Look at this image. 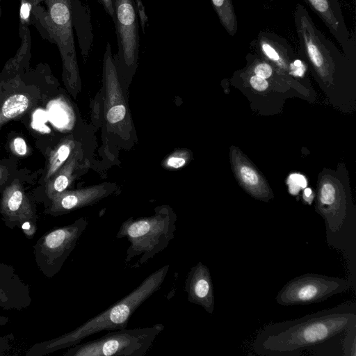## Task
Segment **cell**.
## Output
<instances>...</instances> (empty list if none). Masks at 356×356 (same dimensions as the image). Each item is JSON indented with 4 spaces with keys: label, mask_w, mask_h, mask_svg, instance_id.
Returning a JSON list of instances; mask_svg holds the SVG:
<instances>
[{
    "label": "cell",
    "mask_w": 356,
    "mask_h": 356,
    "mask_svg": "<svg viewBox=\"0 0 356 356\" xmlns=\"http://www.w3.org/2000/svg\"><path fill=\"white\" fill-rule=\"evenodd\" d=\"M356 325V305L348 302L293 320L274 323L257 334L252 348L265 356H292Z\"/></svg>",
    "instance_id": "1"
},
{
    "label": "cell",
    "mask_w": 356,
    "mask_h": 356,
    "mask_svg": "<svg viewBox=\"0 0 356 356\" xmlns=\"http://www.w3.org/2000/svg\"><path fill=\"white\" fill-rule=\"evenodd\" d=\"M170 268L165 265L147 276L130 293L73 330L58 337L37 343L26 352V356H44L74 346L85 338L103 330L126 328L134 312L162 285Z\"/></svg>",
    "instance_id": "2"
},
{
    "label": "cell",
    "mask_w": 356,
    "mask_h": 356,
    "mask_svg": "<svg viewBox=\"0 0 356 356\" xmlns=\"http://www.w3.org/2000/svg\"><path fill=\"white\" fill-rule=\"evenodd\" d=\"M176 216L166 207L159 208L154 216L134 219L129 218L122 222L116 238H126L129 242L125 263L138 257L131 268H138L164 250L175 236Z\"/></svg>",
    "instance_id": "3"
},
{
    "label": "cell",
    "mask_w": 356,
    "mask_h": 356,
    "mask_svg": "<svg viewBox=\"0 0 356 356\" xmlns=\"http://www.w3.org/2000/svg\"><path fill=\"white\" fill-rule=\"evenodd\" d=\"M301 58L325 83H332L335 73L347 60L336 45L315 26L306 8L300 3L293 14Z\"/></svg>",
    "instance_id": "4"
},
{
    "label": "cell",
    "mask_w": 356,
    "mask_h": 356,
    "mask_svg": "<svg viewBox=\"0 0 356 356\" xmlns=\"http://www.w3.org/2000/svg\"><path fill=\"white\" fill-rule=\"evenodd\" d=\"M164 330L161 323L152 327L113 330L95 340L78 343L63 356H144Z\"/></svg>",
    "instance_id": "5"
},
{
    "label": "cell",
    "mask_w": 356,
    "mask_h": 356,
    "mask_svg": "<svg viewBox=\"0 0 356 356\" xmlns=\"http://www.w3.org/2000/svg\"><path fill=\"white\" fill-rule=\"evenodd\" d=\"M87 225L86 219L81 218L70 225L54 227L36 241L35 261L44 276L51 278L60 270Z\"/></svg>",
    "instance_id": "6"
},
{
    "label": "cell",
    "mask_w": 356,
    "mask_h": 356,
    "mask_svg": "<svg viewBox=\"0 0 356 356\" xmlns=\"http://www.w3.org/2000/svg\"><path fill=\"white\" fill-rule=\"evenodd\" d=\"M350 288L355 289L348 279L305 273L288 282L275 300L282 306L304 305L324 301Z\"/></svg>",
    "instance_id": "7"
},
{
    "label": "cell",
    "mask_w": 356,
    "mask_h": 356,
    "mask_svg": "<svg viewBox=\"0 0 356 356\" xmlns=\"http://www.w3.org/2000/svg\"><path fill=\"white\" fill-rule=\"evenodd\" d=\"M112 18L118 41L115 58L120 65L131 70L136 65L139 49L138 15L134 0H113Z\"/></svg>",
    "instance_id": "8"
},
{
    "label": "cell",
    "mask_w": 356,
    "mask_h": 356,
    "mask_svg": "<svg viewBox=\"0 0 356 356\" xmlns=\"http://www.w3.org/2000/svg\"><path fill=\"white\" fill-rule=\"evenodd\" d=\"M257 54L270 63L284 74L302 78L307 72V65L298 59L287 40L277 34L261 31L250 42Z\"/></svg>",
    "instance_id": "9"
},
{
    "label": "cell",
    "mask_w": 356,
    "mask_h": 356,
    "mask_svg": "<svg viewBox=\"0 0 356 356\" xmlns=\"http://www.w3.org/2000/svg\"><path fill=\"white\" fill-rule=\"evenodd\" d=\"M74 0H47L50 32L58 44L64 60L75 65V47L72 31Z\"/></svg>",
    "instance_id": "10"
},
{
    "label": "cell",
    "mask_w": 356,
    "mask_h": 356,
    "mask_svg": "<svg viewBox=\"0 0 356 356\" xmlns=\"http://www.w3.org/2000/svg\"><path fill=\"white\" fill-rule=\"evenodd\" d=\"M303 1L324 22L342 48L343 54L350 58L355 54V43L346 26L339 0Z\"/></svg>",
    "instance_id": "11"
},
{
    "label": "cell",
    "mask_w": 356,
    "mask_h": 356,
    "mask_svg": "<svg viewBox=\"0 0 356 356\" xmlns=\"http://www.w3.org/2000/svg\"><path fill=\"white\" fill-rule=\"evenodd\" d=\"M31 302L29 286L12 265L0 262V308L21 311L27 309Z\"/></svg>",
    "instance_id": "12"
},
{
    "label": "cell",
    "mask_w": 356,
    "mask_h": 356,
    "mask_svg": "<svg viewBox=\"0 0 356 356\" xmlns=\"http://www.w3.org/2000/svg\"><path fill=\"white\" fill-rule=\"evenodd\" d=\"M230 157L233 171L240 185L254 198L268 202L273 198L269 185L252 164L236 147H232Z\"/></svg>",
    "instance_id": "13"
},
{
    "label": "cell",
    "mask_w": 356,
    "mask_h": 356,
    "mask_svg": "<svg viewBox=\"0 0 356 356\" xmlns=\"http://www.w3.org/2000/svg\"><path fill=\"white\" fill-rule=\"evenodd\" d=\"M188 302L202 307L209 314L214 309L213 282L209 268L201 261L191 267L185 280Z\"/></svg>",
    "instance_id": "14"
},
{
    "label": "cell",
    "mask_w": 356,
    "mask_h": 356,
    "mask_svg": "<svg viewBox=\"0 0 356 356\" xmlns=\"http://www.w3.org/2000/svg\"><path fill=\"white\" fill-rule=\"evenodd\" d=\"M72 22L76 31L82 54L86 57L93 43L91 12L88 5L83 4L80 0H74Z\"/></svg>",
    "instance_id": "15"
},
{
    "label": "cell",
    "mask_w": 356,
    "mask_h": 356,
    "mask_svg": "<svg viewBox=\"0 0 356 356\" xmlns=\"http://www.w3.org/2000/svg\"><path fill=\"white\" fill-rule=\"evenodd\" d=\"M220 22L231 36L237 31L238 22L232 0H211Z\"/></svg>",
    "instance_id": "16"
},
{
    "label": "cell",
    "mask_w": 356,
    "mask_h": 356,
    "mask_svg": "<svg viewBox=\"0 0 356 356\" xmlns=\"http://www.w3.org/2000/svg\"><path fill=\"white\" fill-rule=\"evenodd\" d=\"M29 106V99L23 95H13L6 99L2 106V114L8 119L22 113Z\"/></svg>",
    "instance_id": "17"
},
{
    "label": "cell",
    "mask_w": 356,
    "mask_h": 356,
    "mask_svg": "<svg viewBox=\"0 0 356 356\" xmlns=\"http://www.w3.org/2000/svg\"><path fill=\"white\" fill-rule=\"evenodd\" d=\"M343 340V354L346 356H355L356 325L348 328Z\"/></svg>",
    "instance_id": "18"
},
{
    "label": "cell",
    "mask_w": 356,
    "mask_h": 356,
    "mask_svg": "<svg viewBox=\"0 0 356 356\" xmlns=\"http://www.w3.org/2000/svg\"><path fill=\"white\" fill-rule=\"evenodd\" d=\"M287 184L289 193L296 195L298 194L301 189L306 188L307 182L305 176L301 174L294 173L289 176Z\"/></svg>",
    "instance_id": "19"
},
{
    "label": "cell",
    "mask_w": 356,
    "mask_h": 356,
    "mask_svg": "<svg viewBox=\"0 0 356 356\" xmlns=\"http://www.w3.org/2000/svg\"><path fill=\"white\" fill-rule=\"evenodd\" d=\"M248 78V82L251 87L257 91L263 92L268 88V79L257 76L248 72L244 73Z\"/></svg>",
    "instance_id": "20"
},
{
    "label": "cell",
    "mask_w": 356,
    "mask_h": 356,
    "mask_svg": "<svg viewBox=\"0 0 356 356\" xmlns=\"http://www.w3.org/2000/svg\"><path fill=\"white\" fill-rule=\"evenodd\" d=\"M125 114V106L124 105H116L108 111L107 120L111 124L117 123L124 118Z\"/></svg>",
    "instance_id": "21"
},
{
    "label": "cell",
    "mask_w": 356,
    "mask_h": 356,
    "mask_svg": "<svg viewBox=\"0 0 356 356\" xmlns=\"http://www.w3.org/2000/svg\"><path fill=\"white\" fill-rule=\"evenodd\" d=\"M134 1L138 12V17L140 18L143 32L145 33V29L148 22V17L145 12V6L141 0H134Z\"/></svg>",
    "instance_id": "22"
},
{
    "label": "cell",
    "mask_w": 356,
    "mask_h": 356,
    "mask_svg": "<svg viewBox=\"0 0 356 356\" xmlns=\"http://www.w3.org/2000/svg\"><path fill=\"white\" fill-rule=\"evenodd\" d=\"M14 339V334L12 333L0 337V356H5L10 350L11 342Z\"/></svg>",
    "instance_id": "23"
},
{
    "label": "cell",
    "mask_w": 356,
    "mask_h": 356,
    "mask_svg": "<svg viewBox=\"0 0 356 356\" xmlns=\"http://www.w3.org/2000/svg\"><path fill=\"white\" fill-rule=\"evenodd\" d=\"M70 148L67 145H63L59 147L57 152L56 161L53 163L51 170L56 168L62 162L66 160L70 154Z\"/></svg>",
    "instance_id": "24"
},
{
    "label": "cell",
    "mask_w": 356,
    "mask_h": 356,
    "mask_svg": "<svg viewBox=\"0 0 356 356\" xmlns=\"http://www.w3.org/2000/svg\"><path fill=\"white\" fill-rule=\"evenodd\" d=\"M31 8V3L27 0H24L22 2L19 12L20 18L22 21L27 22L29 20Z\"/></svg>",
    "instance_id": "25"
},
{
    "label": "cell",
    "mask_w": 356,
    "mask_h": 356,
    "mask_svg": "<svg viewBox=\"0 0 356 356\" xmlns=\"http://www.w3.org/2000/svg\"><path fill=\"white\" fill-rule=\"evenodd\" d=\"M68 185V179L65 175L58 176L54 181V188L56 191L60 193L64 191Z\"/></svg>",
    "instance_id": "26"
},
{
    "label": "cell",
    "mask_w": 356,
    "mask_h": 356,
    "mask_svg": "<svg viewBox=\"0 0 356 356\" xmlns=\"http://www.w3.org/2000/svg\"><path fill=\"white\" fill-rule=\"evenodd\" d=\"M13 146L15 152L19 155L26 153V145L24 140L20 137L15 138L13 140Z\"/></svg>",
    "instance_id": "27"
},
{
    "label": "cell",
    "mask_w": 356,
    "mask_h": 356,
    "mask_svg": "<svg viewBox=\"0 0 356 356\" xmlns=\"http://www.w3.org/2000/svg\"><path fill=\"white\" fill-rule=\"evenodd\" d=\"M104 8L106 13L112 18L114 15L113 0H96Z\"/></svg>",
    "instance_id": "28"
},
{
    "label": "cell",
    "mask_w": 356,
    "mask_h": 356,
    "mask_svg": "<svg viewBox=\"0 0 356 356\" xmlns=\"http://www.w3.org/2000/svg\"><path fill=\"white\" fill-rule=\"evenodd\" d=\"M185 163L186 161L184 158L175 156L170 158L167 161L168 165L174 168H181Z\"/></svg>",
    "instance_id": "29"
},
{
    "label": "cell",
    "mask_w": 356,
    "mask_h": 356,
    "mask_svg": "<svg viewBox=\"0 0 356 356\" xmlns=\"http://www.w3.org/2000/svg\"><path fill=\"white\" fill-rule=\"evenodd\" d=\"M35 122L44 124L47 120V114L42 110H37L33 115Z\"/></svg>",
    "instance_id": "30"
},
{
    "label": "cell",
    "mask_w": 356,
    "mask_h": 356,
    "mask_svg": "<svg viewBox=\"0 0 356 356\" xmlns=\"http://www.w3.org/2000/svg\"><path fill=\"white\" fill-rule=\"evenodd\" d=\"M303 199L305 202L309 204H311L314 199L313 191L310 188H306L303 192Z\"/></svg>",
    "instance_id": "31"
},
{
    "label": "cell",
    "mask_w": 356,
    "mask_h": 356,
    "mask_svg": "<svg viewBox=\"0 0 356 356\" xmlns=\"http://www.w3.org/2000/svg\"><path fill=\"white\" fill-rule=\"evenodd\" d=\"M33 127H34L35 129L39 130L42 132H45V133L50 132V129L42 123H38V122H33Z\"/></svg>",
    "instance_id": "32"
},
{
    "label": "cell",
    "mask_w": 356,
    "mask_h": 356,
    "mask_svg": "<svg viewBox=\"0 0 356 356\" xmlns=\"http://www.w3.org/2000/svg\"><path fill=\"white\" fill-rule=\"evenodd\" d=\"M9 321V318L7 316H0V326L7 324Z\"/></svg>",
    "instance_id": "33"
},
{
    "label": "cell",
    "mask_w": 356,
    "mask_h": 356,
    "mask_svg": "<svg viewBox=\"0 0 356 356\" xmlns=\"http://www.w3.org/2000/svg\"><path fill=\"white\" fill-rule=\"evenodd\" d=\"M266 1H273V0H266Z\"/></svg>",
    "instance_id": "34"
},
{
    "label": "cell",
    "mask_w": 356,
    "mask_h": 356,
    "mask_svg": "<svg viewBox=\"0 0 356 356\" xmlns=\"http://www.w3.org/2000/svg\"><path fill=\"white\" fill-rule=\"evenodd\" d=\"M0 15H1V9H0Z\"/></svg>",
    "instance_id": "35"
},
{
    "label": "cell",
    "mask_w": 356,
    "mask_h": 356,
    "mask_svg": "<svg viewBox=\"0 0 356 356\" xmlns=\"http://www.w3.org/2000/svg\"><path fill=\"white\" fill-rule=\"evenodd\" d=\"M1 173V172H0Z\"/></svg>",
    "instance_id": "36"
}]
</instances>
